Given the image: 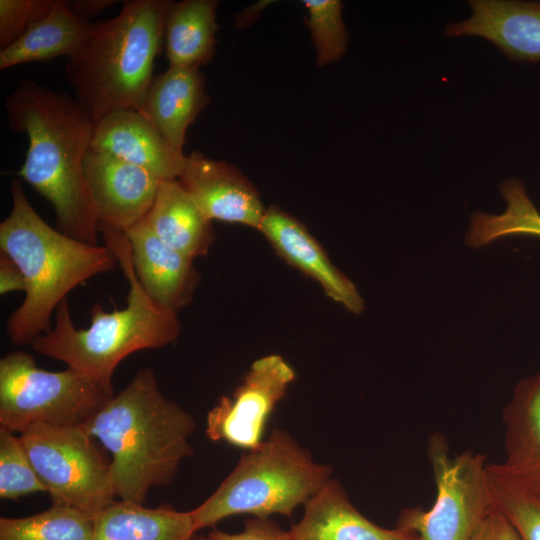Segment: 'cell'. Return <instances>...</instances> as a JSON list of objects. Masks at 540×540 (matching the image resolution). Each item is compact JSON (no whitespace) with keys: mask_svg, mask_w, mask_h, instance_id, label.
I'll return each instance as SVG.
<instances>
[{"mask_svg":"<svg viewBox=\"0 0 540 540\" xmlns=\"http://www.w3.org/2000/svg\"><path fill=\"white\" fill-rule=\"evenodd\" d=\"M4 107L10 128L25 133L29 141L25 161L15 174L51 203L58 230L98 245L83 170L94 121L76 97L31 80L20 81Z\"/></svg>","mask_w":540,"mask_h":540,"instance_id":"1","label":"cell"},{"mask_svg":"<svg viewBox=\"0 0 540 540\" xmlns=\"http://www.w3.org/2000/svg\"><path fill=\"white\" fill-rule=\"evenodd\" d=\"M81 427L111 453L116 497L143 505L149 491L169 485L192 455L196 424L145 367Z\"/></svg>","mask_w":540,"mask_h":540,"instance_id":"2","label":"cell"},{"mask_svg":"<svg viewBox=\"0 0 540 540\" xmlns=\"http://www.w3.org/2000/svg\"><path fill=\"white\" fill-rule=\"evenodd\" d=\"M12 207L0 223V249L21 269L25 298L10 315L6 332L18 346L51 330V316L74 288L120 267L106 245H91L49 226L34 210L19 179L10 185Z\"/></svg>","mask_w":540,"mask_h":540,"instance_id":"3","label":"cell"},{"mask_svg":"<svg viewBox=\"0 0 540 540\" xmlns=\"http://www.w3.org/2000/svg\"><path fill=\"white\" fill-rule=\"evenodd\" d=\"M101 234L129 283L126 307L105 312L95 303L90 326L77 329L66 298L55 311L54 326L35 338L31 347L112 388L113 374L123 359L140 350L159 349L173 343L180 335L181 323L177 313L158 306L140 285L125 234L112 231Z\"/></svg>","mask_w":540,"mask_h":540,"instance_id":"4","label":"cell"},{"mask_svg":"<svg viewBox=\"0 0 540 540\" xmlns=\"http://www.w3.org/2000/svg\"><path fill=\"white\" fill-rule=\"evenodd\" d=\"M170 0H132L93 24L65 67L76 99L96 124L119 110L140 111L154 78Z\"/></svg>","mask_w":540,"mask_h":540,"instance_id":"5","label":"cell"},{"mask_svg":"<svg viewBox=\"0 0 540 540\" xmlns=\"http://www.w3.org/2000/svg\"><path fill=\"white\" fill-rule=\"evenodd\" d=\"M332 479L330 466L314 461L285 430L275 429L245 451L218 488L191 510L196 531L234 515L290 517Z\"/></svg>","mask_w":540,"mask_h":540,"instance_id":"6","label":"cell"},{"mask_svg":"<svg viewBox=\"0 0 540 540\" xmlns=\"http://www.w3.org/2000/svg\"><path fill=\"white\" fill-rule=\"evenodd\" d=\"M113 395V388L75 368L41 369L23 351L0 360V427L14 433L37 424L82 426Z\"/></svg>","mask_w":540,"mask_h":540,"instance_id":"7","label":"cell"},{"mask_svg":"<svg viewBox=\"0 0 540 540\" xmlns=\"http://www.w3.org/2000/svg\"><path fill=\"white\" fill-rule=\"evenodd\" d=\"M427 455L435 501L428 510H403L396 525L415 532L421 540H470L495 509L486 456L471 449L451 456L448 441L439 432L428 440Z\"/></svg>","mask_w":540,"mask_h":540,"instance_id":"8","label":"cell"},{"mask_svg":"<svg viewBox=\"0 0 540 540\" xmlns=\"http://www.w3.org/2000/svg\"><path fill=\"white\" fill-rule=\"evenodd\" d=\"M20 438L53 504L68 505L94 519L115 501L111 463L81 426L37 424Z\"/></svg>","mask_w":540,"mask_h":540,"instance_id":"9","label":"cell"},{"mask_svg":"<svg viewBox=\"0 0 540 540\" xmlns=\"http://www.w3.org/2000/svg\"><path fill=\"white\" fill-rule=\"evenodd\" d=\"M295 377L292 366L280 355L255 360L233 393L221 397L208 412L207 437L245 451L257 448L264 441L269 417Z\"/></svg>","mask_w":540,"mask_h":540,"instance_id":"10","label":"cell"},{"mask_svg":"<svg viewBox=\"0 0 540 540\" xmlns=\"http://www.w3.org/2000/svg\"><path fill=\"white\" fill-rule=\"evenodd\" d=\"M83 170L98 232L124 233L146 217L161 182L138 166L90 148Z\"/></svg>","mask_w":540,"mask_h":540,"instance_id":"11","label":"cell"},{"mask_svg":"<svg viewBox=\"0 0 540 540\" xmlns=\"http://www.w3.org/2000/svg\"><path fill=\"white\" fill-rule=\"evenodd\" d=\"M177 179L209 220L259 228L266 208L236 166L194 151L185 156Z\"/></svg>","mask_w":540,"mask_h":540,"instance_id":"12","label":"cell"},{"mask_svg":"<svg viewBox=\"0 0 540 540\" xmlns=\"http://www.w3.org/2000/svg\"><path fill=\"white\" fill-rule=\"evenodd\" d=\"M258 230L280 257L318 282L329 298L353 314L364 310L355 284L331 263L319 242L296 218L270 206Z\"/></svg>","mask_w":540,"mask_h":540,"instance_id":"13","label":"cell"},{"mask_svg":"<svg viewBox=\"0 0 540 540\" xmlns=\"http://www.w3.org/2000/svg\"><path fill=\"white\" fill-rule=\"evenodd\" d=\"M135 275L146 294L161 308L178 313L199 283L193 259L162 242L146 217L124 232Z\"/></svg>","mask_w":540,"mask_h":540,"instance_id":"14","label":"cell"},{"mask_svg":"<svg viewBox=\"0 0 540 540\" xmlns=\"http://www.w3.org/2000/svg\"><path fill=\"white\" fill-rule=\"evenodd\" d=\"M90 149L138 166L161 181L177 179L185 158L136 110L115 111L98 121Z\"/></svg>","mask_w":540,"mask_h":540,"instance_id":"15","label":"cell"},{"mask_svg":"<svg viewBox=\"0 0 540 540\" xmlns=\"http://www.w3.org/2000/svg\"><path fill=\"white\" fill-rule=\"evenodd\" d=\"M469 3L471 16L448 25V36L481 37L515 61L540 60V2L473 0Z\"/></svg>","mask_w":540,"mask_h":540,"instance_id":"16","label":"cell"},{"mask_svg":"<svg viewBox=\"0 0 540 540\" xmlns=\"http://www.w3.org/2000/svg\"><path fill=\"white\" fill-rule=\"evenodd\" d=\"M295 540H421L413 531L381 527L354 506L341 483L330 479L289 529Z\"/></svg>","mask_w":540,"mask_h":540,"instance_id":"17","label":"cell"},{"mask_svg":"<svg viewBox=\"0 0 540 540\" xmlns=\"http://www.w3.org/2000/svg\"><path fill=\"white\" fill-rule=\"evenodd\" d=\"M208 103L199 68L168 67L153 78L140 112L176 153L184 155L187 129Z\"/></svg>","mask_w":540,"mask_h":540,"instance_id":"18","label":"cell"},{"mask_svg":"<svg viewBox=\"0 0 540 540\" xmlns=\"http://www.w3.org/2000/svg\"><path fill=\"white\" fill-rule=\"evenodd\" d=\"M502 418L506 454L502 465L540 493V371L516 384Z\"/></svg>","mask_w":540,"mask_h":540,"instance_id":"19","label":"cell"},{"mask_svg":"<svg viewBox=\"0 0 540 540\" xmlns=\"http://www.w3.org/2000/svg\"><path fill=\"white\" fill-rule=\"evenodd\" d=\"M146 219L162 242L193 260L206 255L215 240L212 221L178 179L160 182Z\"/></svg>","mask_w":540,"mask_h":540,"instance_id":"20","label":"cell"},{"mask_svg":"<svg viewBox=\"0 0 540 540\" xmlns=\"http://www.w3.org/2000/svg\"><path fill=\"white\" fill-rule=\"evenodd\" d=\"M191 511L114 501L94 518L93 540H194Z\"/></svg>","mask_w":540,"mask_h":540,"instance_id":"21","label":"cell"},{"mask_svg":"<svg viewBox=\"0 0 540 540\" xmlns=\"http://www.w3.org/2000/svg\"><path fill=\"white\" fill-rule=\"evenodd\" d=\"M93 24L75 14L66 0H57L52 11L20 39L0 50V70L28 62L72 57L87 39Z\"/></svg>","mask_w":540,"mask_h":540,"instance_id":"22","label":"cell"},{"mask_svg":"<svg viewBox=\"0 0 540 540\" xmlns=\"http://www.w3.org/2000/svg\"><path fill=\"white\" fill-rule=\"evenodd\" d=\"M216 0L172 2L165 19L164 39L169 67L199 68L216 45Z\"/></svg>","mask_w":540,"mask_h":540,"instance_id":"23","label":"cell"},{"mask_svg":"<svg viewBox=\"0 0 540 540\" xmlns=\"http://www.w3.org/2000/svg\"><path fill=\"white\" fill-rule=\"evenodd\" d=\"M94 519L64 504L28 517L0 518V540H93Z\"/></svg>","mask_w":540,"mask_h":540,"instance_id":"24","label":"cell"},{"mask_svg":"<svg viewBox=\"0 0 540 540\" xmlns=\"http://www.w3.org/2000/svg\"><path fill=\"white\" fill-rule=\"evenodd\" d=\"M487 471L495 507L519 539L540 540V493L513 476L502 463H488Z\"/></svg>","mask_w":540,"mask_h":540,"instance_id":"25","label":"cell"},{"mask_svg":"<svg viewBox=\"0 0 540 540\" xmlns=\"http://www.w3.org/2000/svg\"><path fill=\"white\" fill-rule=\"evenodd\" d=\"M306 23L316 50L319 67L339 60L346 51L348 33L342 18L343 4L338 0H304Z\"/></svg>","mask_w":540,"mask_h":540,"instance_id":"26","label":"cell"},{"mask_svg":"<svg viewBox=\"0 0 540 540\" xmlns=\"http://www.w3.org/2000/svg\"><path fill=\"white\" fill-rule=\"evenodd\" d=\"M35 492H47V489L37 475L20 436L0 427V497L17 500Z\"/></svg>","mask_w":540,"mask_h":540,"instance_id":"27","label":"cell"},{"mask_svg":"<svg viewBox=\"0 0 540 540\" xmlns=\"http://www.w3.org/2000/svg\"><path fill=\"white\" fill-rule=\"evenodd\" d=\"M57 0H0V49L20 39L44 19Z\"/></svg>","mask_w":540,"mask_h":540,"instance_id":"28","label":"cell"},{"mask_svg":"<svg viewBox=\"0 0 540 540\" xmlns=\"http://www.w3.org/2000/svg\"><path fill=\"white\" fill-rule=\"evenodd\" d=\"M210 540H295L290 530L282 529L269 518H249L244 522V529L238 533H227L213 529L209 532Z\"/></svg>","mask_w":540,"mask_h":540,"instance_id":"29","label":"cell"},{"mask_svg":"<svg viewBox=\"0 0 540 540\" xmlns=\"http://www.w3.org/2000/svg\"><path fill=\"white\" fill-rule=\"evenodd\" d=\"M470 540H520L509 521L495 507L478 526Z\"/></svg>","mask_w":540,"mask_h":540,"instance_id":"30","label":"cell"},{"mask_svg":"<svg viewBox=\"0 0 540 540\" xmlns=\"http://www.w3.org/2000/svg\"><path fill=\"white\" fill-rule=\"evenodd\" d=\"M26 290V280L19 266L5 253H0V293Z\"/></svg>","mask_w":540,"mask_h":540,"instance_id":"31","label":"cell"},{"mask_svg":"<svg viewBox=\"0 0 540 540\" xmlns=\"http://www.w3.org/2000/svg\"><path fill=\"white\" fill-rule=\"evenodd\" d=\"M514 229L517 235L540 238V214L534 205L526 206L518 213Z\"/></svg>","mask_w":540,"mask_h":540,"instance_id":"32","label":"cell"},{"mask_svg":"<svg viewBox=\"0 0 540 540\" xmlns=\"http://www.w3.org/2000/svg\"><path fill=\"white\" fill-rule=\"evenodd\" d=\"M66 2L75 14L87 20L118 3L117 0H66Z\"/></svg>","mask_w":540,"mask_h":540,"instance_id":"33","label":"cell"},{"mask_svg":"<svg viewBox=\"0 0 540 540\" xmlns=\"http://www.w3.org/2000/svg\"><path fill=\"white\" fill-rule=\"evenodd\" d=\"M269 2H260L254 5L249 6L245 11L239 12L236 14V25L238 27H243L250 24L256 15H259L262 11V8L268 5Z\"/></svg>","mask_w":540,"mask_h":540,"instance_id":"34","label":"cell"},{"mask_svg":"<svg viewBox=\"0 0 540 540\" xmlns=\"http://www.w3.org/2000/svg\"><path fill=\"white\" fill-rule=\"evenodd\" d=\"M194 540H210V539H209L208 536H207V537H205V536H196V537L194 538Z\"/></svg>","mask_w":540,"mask_h":540,"instance_id":"35","label":"cell"}]
</instances>
